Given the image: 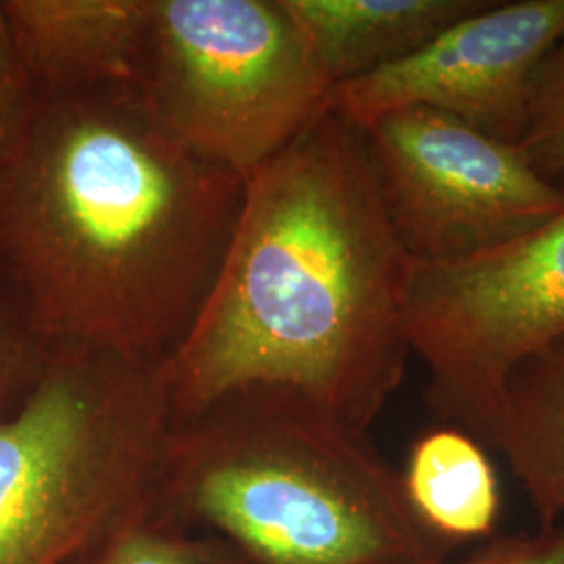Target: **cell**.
<instances>
[{"instance_id": "6da1fadb", "label": "cell", "mask_w": 564, "mask_h": 564, "mask_svg": "<svg viewBox=\"0 0 564 564\" xmlns=\"http://www.w3.org/2000/svg\"><path fill=\"white\" fill-rule=\"evenodd\" d=\"M245 193L134 86L39 95L0 163V270L55 347L163 366L202 316Z\"/></svg>"}, {"instance_id": "7a4b0ae2", "label": "cell", "mask_w": 564, "mask_h": 564, "mask_svg": "<svg viewBox=\"0 0 564 564\" xmlns=\"http://www.w3.org/2000/svg\"><path fill=\"white\" fill-rule=\"evenodd\" d=\"M412 270L362 130L326 109L247 176L216 284L163 364L172 423L230 391L268 387L368 431L412 354Z\"/></svg>"}, {"instance_id": "3957f363", "label": "cell", "mask_w": 564, "mask_h": 564, "mask_svg": "<svg viewBox=\"0 0 564 564\" xmlns=\"http://www.w3.org/2000/svg\"><path fill=\"white\" fill-rule=\"evenodd\" d=\"M155 517L232 564H435L452 550L366 431L268 387L172 423Z\"/></svg>"}, {"instance_id": "277c9868", "label": "cell", "mask_w": 564, "mask_h": 564, "mask_svg": "<svg viewBox=\"0 0 564 564\" xmlns=\"http://www.w3.org/2000/svg\"><path fill=\"white\" fill-rule=\"evenodd\" d=\"M170 433L163 366L57 347L0 416V564H86L153 519Z\"/></svg>"}, {"instance_id": "5b68a950", "label": "cell", "mask_w": 564, "mask_h": 564, "mask_svg": "<svg viewBox=\"0 0 564 564\" xmlns=\"http://www.w3.org/2000/svg\"><path fill=\"white\" fill-rule=\"evenodd\" d=\"M134 88L165 134L242 178L330 93L282 0H149Z\"/></svg>"}, {"instance_id": "8992f818", "label": "cell", "mask_w": 564, "mask_h": 564, "mask_svg": "<svg viewBox=\"0 0 564 564\" xmlns=\"http://www.w3.org/2000/svg\"><path fill=\"white\" fill-rule=\"evenodd\" d=\"M563 337L564 212L479 256L414 263L408 341L426 370L424 398L481 444L491 442L510 372Z\"/></svg>"}, {"instance_id": "52a82bcc", "label": "cell", "mask_w": 564, "mask_h": 564, "mask_svg": "<svg viewBox=\"0 0 564 564\" xmlns=\"http://www.w3.org/2000/svg\"><path fill=\"white\" fill-rule=\"evenodd\" d=\"M375 182L414 263H449L517 241L564 212V184L514 142L412 107L360 128Z\"/></svg>"}, {"instance_id": "ba28073f", "label": "cell", "mask_w": 564, "mask_h": 564, "mask_svg": "<svg viewBox=\"0 0 564 564\" xmlns=\"http://www.w3.org/2000/svg\"><path fill=\"white\" fill-rule=\"evenodd\" d=\"M563 39L564 0H489L419 51L335 86L326 109L364 128L424 107L517 144L535 76Z\"/></svg>"}, {"instance_id": "9c48e42d", "label": "cell", "mask_w": 564, "mask_h": 564, "mask_svg": "<svg viewBox=\"0 0 564 564\" xmlns=\"http://www.w3.org/2000/svg\"><path fill=\"white\" fill-rule=\"evenodd\" d=\"M36 95L134 86L149 0H2Z\"/></svg>"}, {"instance_id": "30bf717a", "label": "cell", "mask_w": 564, "mask_h": 564, "mask_svg": "<svg viewBox=\"0 0 564 564\" xmlns=\"http://www.w3.org/2000/svg\"><path fill=\"white\" fill-rule=\"evenodd\" d=\"M333 90L419 51L489 0H282Z\"/></svg>"}, {"instance_id": "8fae6325", "label": "cell", "mask_w": 564, "mask_h": 564, "mask_svg": "<svg viewBox=\"0 0 564 564\" xmlns=\"http://www.w3.org/2000/svg\"><path fill=\"white\" fill-rule=\"evenodd\" d=\"M489 445L505 454L540 524L564 523V337L510 372Z\"/></svg>"}, {"instance_id": "7c38bea8", "label": "cell", "mask_w": 564, "mask_h": 564, "mask_svg": "<svg viewBox=\"0 0 564 564\" xmlns=\"http://www.w3.org/2000/svg\"><path fill=\"white\" fill-rule=\"evenodd\" d=\"M408 502L440 540L489 535L500 517V484L484 444L458 426L423 433L402 473Z\"/></svg>"}, {"instance_id": "4fadbf2b", "label": "cell", "mask_w": 564, "mask_h": 564, "mask_svg": "<svg viewBox=\"0 0 564 564\" xmlns=\"http://www.w3.org/2000/svg\"><path fill=\"white\" fill-rule=\"evenodd\" d=\"M55 349L20 291L0 270V416L25 400Z\"/></svg>"}, {"instance_id": "5bb4252c", "label": "cell", "mask_w": 564, "mask_h": 564, "mask_svg": "<svg viewBox=\"0 0 564 564\" xmlns=\"http://www.w3.org/2000/svg\"><path fill=\"white\" fill-rule=\"evenodd\" d=\"M517 144L550 181H563L564 39L552 48L535 76L523 137Z\"/></svg>"}, {"instance_id": "9a60e30c", "label": "cell", "mask_w": 564, "mask_h": 564, "mask_svg": "<svg viewBox=\"0 0 564 564\" xmlns=\"http://www.w3.org/2000/svg\"><path fill=\"white\" fill-rule=\"evenodd\" d=\"M86 564H232L212 538L153 517Z\"/></svg>"}, {"instance_id": "2e32d148", "label": "cell", "mask_w": 564, "mask_h": 564, "mask_svg": "<svg viewBox=\"0 0 564 564\" xmlns=\"http://www.w3.org/2000/svg\"><path fill=\"white\" fill-rule=\"evenodd\" d=\"M36 90L28 78L0 0V163L20 141L36 105Z\"/></svg>"}, {"instance_id": "e0dca14e", "label": "cell", "mask_w": 564, "mask_h": 564, "mask_svg": "<svg viewBox=\"0 0 564 564\" xmlns=\"http://www.w3.org/2000/svg\"><path fill=\"white\" fill-rule=\"evenodd\" d=\"M435 564H564V523L502 538L460 563Z\"/></svg>"}]
</instances>
